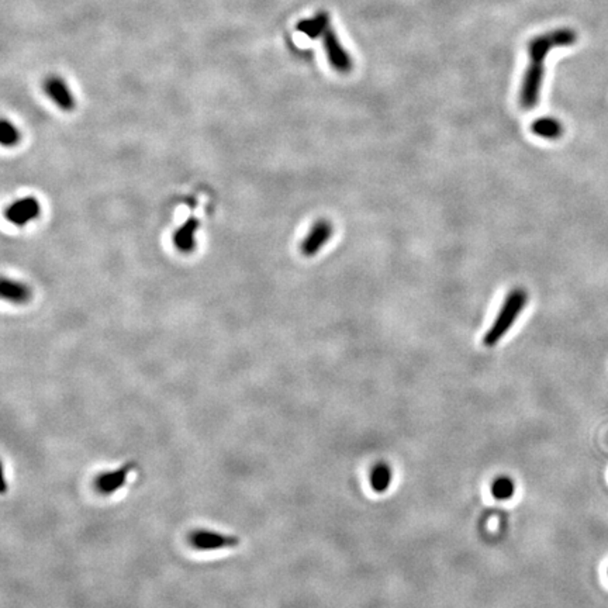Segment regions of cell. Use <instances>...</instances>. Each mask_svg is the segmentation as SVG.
Returning a JSON list of instances; mask_svg holds the SVG:
<instances>
[{"label": "cell", "mask_w": 608, "mask_h": 608, "mask_svg": "<svg viewBox=\"0 0 608 608\" xmlns=\"http://www.w3.org/2000/svg\"><path fill=\"white\" fill-rule=\"evenodd\" d=\"M576 40L578 35L575 31L569 28H559L540 35V37L533 39L528 44L529 65L525 70L520 92V104L522 106V109L531 110L540 101L548 52L558 47H569L576 43Z\"/></svg>", "instance_id": "1"}, {"label": "cell", "mask_w": 608, "mask_h": 608, "mask_svg": "<svg viewBox=\"0 0 608 608\" xmlns=\"http://www.w3.org/2000/svg\"><path fill=\"white\" fill-rule=\"evenodd\" d=\"M528 302V293L524 288H514L506 296L502 308H500L493 324L483 337V345L491 348L497 345L502 338L511 330L517 318L525 308Z\"/></svg>", "instance_id": "2"}, {"label": "cell", "mask_w": 608, "mask_h": 608, "mask_svg": "<svg viewBox=\"0 0 608 608\" xmlns=\"http://www.w3.org/2000/svg\"><path fill=\"white\" fill-rule=\"evenodd\" d=\"M189 540L192 547L199 551H220L235 548L239 545L238 536L208 529L195 531Z\"/></svg>", "instance_id": "3"}, {"label": "cell", "mask_w": 608, "mask_h": 608, "mask_svg": "<svg viewBox=\"0 0 608 608\" xmlns=\"http://www.w3.org/2000/svg\"><path fill=\"white\" fill-rule=\"evenodd\" d=\"M40 214L41 204L32 196L17 199L5 210L6 220L16 227H24L28 223L37 220Z\"/></svg>", "instance_id": "4"}, {"label": "cell", "mask_w": 608, "mask_h": 608, "mask_svg": "<svg viewBox=\"0 0 608 608\" xmlns=\"http://www.w3.org/2000/svg\"><path fill=\"white\" fill-rule=\"evenodd\" d=\"M333 234H334V227L330 220L326 219L317 220L300 244L302 255L306 258H311L317 255L321 249H323V246L327 242H330Z\"/></svg>", "instance_id": "5"}, {"label": "cell", "mask_w": 608, "mask_h": 608, "mask_svg": "<svg viewBox=\"0 0 608 608\" xmlns=\"http://www.w3.org/2000/svg\"><path fill=\"white\" fill-rule=\"evenodd\" d=\"M323 44L331 66L340 74H349L352 70V59L340 43L337 34L331 27L323 34Z\"/></svg>", "instance_id": "6"}, {"label": "cell", "mask_w": 608, "mask_h": 608, "mask_svg": "<svg viewBox=\"0 0 608 608\" xmlns=\"http://www.w3.org/2000/svg\"><path fill=\"white\" fill-rule=\"evenodd\" d=\"M135 463L134 462H127L124 463L123 467L115 469V471H107L100 473L96 478V489L99 490V493L101 494H115L116 491H119L120 489H123L127 483V479L130 476V473L134 471Z\"/></svg>", "instance_id": "7"}, {"label": "cell", "mask_w": 608, "mask_h": 608, "mask_svg": "<svg viewBox=\"0 0 608 608\" xmlns=\"http://www.w3.org/2000/svg\"><path fill=\"white\" fill-rule=\"evenodd\" d=\"M46 95L63 112H72L77 107L75 97L59 77H50L43 85Z\"/></svg>", "instance_id": "8"}, {"label": "cell", "mask_w": 608, "mask_h": 608, "mask_svg": "<svg viewBox=\"0 0 608 608\" xmlns=\"http://www.w3.org/2000/svg\"><path fill=\"white\" fill-rule=\"evenodd\" d=\"M199 230V222L193 217L186 220L173 234V245L179 253L190 254L196 248V233Z\"/></svg>", "instance_id": "9"}, {"label": "cell", "mask_w": 608, "mask_h": 608, "mask_svg": "<svg viewBox=\"0 0 608 608\" xmlns=\"http://www.w3.org/2000/svg\"><path fill=\"white\" fill-rule=\"evenodd\" d=\"M0 296L3 300L13 304H26L30 302L32 292L26 283L3 277L2 283H0Z\"/></svg>", "instance_id": "10"}, {"label": "cell", "mask_w": 608, "mask_h": 608, "mask_svg": "<svg viewBox=\"0 0 608 608\" xmlns=\"http://www.w3.org/2000/svg\"><path fill=\"white\" fill-rule=\"evenodd\" d=\"M531 131L536 137H541L545 139H559L563 135L565 128L562 123L555 117H541L536 119L531 124Z\"/></svg>", "instance_id": "11"}, {"label": "cell", "mask_w": 608, "mask_h": 608, "mask_svg": "<svg viewBox=\"0 0 608 608\" xmlns=\"http://www.w3.org/2000/svg\"><path fill=\"white\" fill-rule=\"evenodd\" d=\"M328 27H331L330 26V17L324 12H320L315 16H313L311 19L303 20V21H300L297 24V30L300 32L306 34L307 37H310V39L321 37V35H323L327 31Z\"/></svg>", "instance_id": "12"}, {"label": "cell", "mask_w": 608, "mask_h": 608, "mask_svg": "<svg viewBox=\"0 0 608 608\" xmlns=\"http://www.w3.org/2000/svg\"><path fill=\"white\" fill-rule=\"evenodd\" d=\"M391 482V471L386 463H377L371 472V486L375 491H386Z\"/></svg>", "instance_id": "13"}, {"label": "cell", "mask_w": 608, "mask_h": 608, "mask_svg": "<svg viewBox=\"0 0 608 608\" xmlns=\"http://www.w3.org/2000/svg\"><path fill=\"white\" fill-rule=\"evenodd\" d=\"M20 139L21 135L17 127L9 120H2V124H0V144L6 148H13L19 144Z\"/></svg>", "instance_id": "14"}, {"label": "cell", "mask_w": 608, "mask_h": 608, "mask_svg": "<svg viewBox=\"0 0 608 608\" xmlns=\"http://www.w3.org/2000/svg\"><path fill=\"white\" fill-rule=\"evenodd\" d=\"M516 490L514 482L510 478L502 476L493 482L491 484V493L497 500H509L513 497Z\"/></svg>", "instance_id": "15"}]
</instances>
